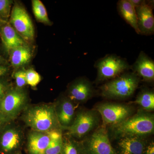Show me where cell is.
Wrapping results in <instances>:
<instances>
[{"label": "cell", "instance_id": "30bf717a", "mask_svg": "<svg viewBox=\"0 0 154 154\" xmlns=\"http://www.w3.org/2000/svg\"><path fill=\"white\" fill-rule=\"evenodd\" d=\"M11 25L25 41H31L34 37V27L30 16L22 6L14 5L11 12Z\"/></svg>", "mask_w": 154, "mask_h": 154}, {"label": "cell", "instance_id": "8fae6325", "mask_svg": "<svg viewBox=\"0 0 154 154\" xmlns=\"http://www.w3.org/2000/svg\"><path fill=\"white\" fill-rule=\"evenodd\" d=\"M94 94V87L91 82L86 78H80L69 85L66 96L77 105L86 103Z\"/></svg>", "mask_w": 154, "mask_h": 154}, {"label": "cell", "instance_id": "7402d4cb", "mask_svg": "<svg viewBox=\"0 0 154 154\" xmlns=\"http://www.w3.org/2000/svg\"><path fill=\"white\" fill-rule=\"evenodd\" d=\"M63 130L52 132V139L45 154H61L63 145Z\"/></svg>", "mask_w": 154, "mask_h": 154}, {"label": "cell", "instance_id": "4dcf8cb0", "mask_svg": "<svg viewBox=\"0 0 154 154\" xmlns=\"http://www.w3.org/2000/svg\"><path fill=\"white\" fill-rule=\"evenodd\" d=\"M8 70V69L7 67L0 65V78L7 74Z\"/></svg>", "mask_w": 154, "mask_h": 154}, {"label": "cell", "instance_id": "9c48e42d", "mask_svg": "<svg viewBox=\"0 0 154 154\" xmlns=\"http://www.w3.org/2000/svg\"><path fill=\"white\" fill-rule=\"evenodd\" d=\"M84 154H117L110 143L107 128L99 127L82 140Z\"/></svg>", "mask_w": 154, "mask_h": 154}, {"label": "cell", "instance_id": "e0dca14e", "mask_svg": "<svg viewBox=\"0 0 154 154\" xmlns=\"http://www.w3.org/2000/svg\"><path fill=\"white\" fill-rule=\"evenodd\" d=\"M1 35L3 44L8 53L16 48L27 44L11 24H6L3 26Z\"/></svg>", "mask_w": 154, "mask_h": 154}, {"label": "cell", "instance_id": "4fadbf2b", "mask_svg": "<svg viewBox=\"0 0 154 154\" xmlns=\"http://www.w3.org/2000/svg\"><path fill=\"white\" fill-rule=\"evenodd\" d=\"M52 132H40L31 130L27 137V154H45L52 139Z\"/></svg>", "mask_w": 154, "mask_h": 154}, {"label": "cell", "instance_id": "ba28073f", "mask_svg": "<svg viewBox=\"0 0 154 154\" xmlns=\"http://www.w3.org/2000/svg\"><path fill=\"white\" fill-rule=\"evenodd\" d=\"M25 141L22 127L15 121L10 122L0 133V154H17L22 152Z\"/></svg>", "mask_w": 154, "mask_h": 154}, {"label": "cell", "instance_id": "9a60e30c", "mask_svg": "<svg viewBox=\"0 0 154 154\" xmlns=\"http://www.w3.org/2000/svg\"><path fill=\"white\" fill-rule=\"evenodd\" d=\"M146 137H126L119 139L117 154H144L149 143Z\"/></svg>", "mask_w": 154, "mask_h": 154}, {"label": "cell", "instance_id": "7c38bea8", "mask_svg": "<svg viewBox=\"0 0 154 154\" xmlns=\"http://www.w3.org/2000/svg\"><path fill=\"white\" fill-rule=\"evenodd\" d=\"M54 104L59 123L63 131L66 130L74 120L76 105L66 96H60Z\"/></svg>", "mask_w": 154, "mask_h": 154}, {"label": "cell", "instance_id": "6da1fadb", "mask_svg": "<svg viewBox=\"0 0 154 154\" xmlns=\"http://www.w3.org/2000/svg\"><path fill=\"white\" fill-rule=\"evenodd\" d=\"M21 119L32 130L51 133L63 130L58 121L54 103L28 105Z\"/></svg>", "mask_w": 154, "mask_h": 154}, {"label": "cell", "instance_id": "1f68e13d", "mask_svg": "<svg viewBox=\"0 0 154 154\" xmlns=\"http://www.w3.org/2000/svg\"><path fill=\"white\" fill-rule=\"evenodd\" d=\"M3 61L2 58V56H0V63L2 62Z\"/></svg>", "mask_w": 154, "mask_h": 154}, {"label": "cell", "instance_id": "f1b7e54d", "mask_svg": "<svg viewBox=\"0 0 154 154\" xmlns=\"http://www.w3.org/2000/svg\"><path fill=\"white\" fill-rule=\"evenodd\" d=\"M10 122L6 120L5 118L0 114V133L5 128L6 125Z\"/></svg>", "mask_w": 154, "mask_h": 154}, {"label": "cell", "instance_id": "5b68a950", "mask_svg": "<svg viewBox=\"0 0 154 154\" xmlns=\"http://www.w3.org/2000/svg\"><path fill=\"white\" fill-rule=\"evenodd\" d=\"M29 105L25 89L11 88L0 101V114L9 122L15 121Z\"/></svg>", "mask_w": 154, "mask_h": 154}, {"label": "cell", "instance_id": "4316f807", "mask_svg": "<svg viewBox=\"0 0 154 154\" xmlns=\"http://www.w3.org/2000/svg\"><path fill=\"white\" fill-rule=\"evenodd\" d=\"M11 88L8 82L0 78V101Z\"/></svg>", "mask_w": 154, "mask_h": 154}, {"label": "cell", "instance_id": "cb8c5ba5", "mask_svg": "<svg viewBox=\"0 0 154 154\" xmlns=\"http://www.w3.org/2000/svg\"><path fill=\"white\" fill-rule=\"evenodd\" d=\"M25 75L27 85L31 87H36L41 82V76L33 69L25 71Z\"/></svg>", "mask_w": 154, "mask_h": 154}, {"label": "cell", "instance_id": "484cf974", "mask_svg": "<svg viewBox=\"0 0 154 154\" xmlns=\"http://www.w3.org/2000/svg\"><path fill=\"white\" fill-rule=\"evenodd\" d=\"M13 1L0 0V17L7 18L10 16Z\"/></svg>", "mask_w": 154, "mask_h": 154}, {"label": "cell", "instance_id": "f546056e", "mask_svg": "<svg viewBox=\"0 0 154 154\" xmlns=\"http://www.w3.org/2000/svg\"><path fill=\"white\" fill-rule=\"evenodd\" d=\"M128 1L135 8L141 5L144 2L142 0H128Z\"/></svg>", "mask_w": 154, "mask_h": 154}, {"label": "cell", "instance_id": "7a4b0ae2", "mask_svg": "<svg viewBox=\"0 0 154 154\" xmlns=\"http://www.w3.org/2000/svg\"><path fill=\"white\" fill-rule=\"evenodd\" d=\"M109 128L111 136L116 139L126 137H146L154 133V115L140 109L135 114Z\"/></svg>", "mask_w": 154, "mask_h": 154}, {"label": "cell", "instance_id": "836d02e7", "mask_svg": "<svg viewBox=\"0 0 154 154\" xmlns=\"http://www.w3.org/2000/svg\"><path fill=\"white\" fill-rule=\"evenodd\" d=\"M0 56H1V55H0Z\"/></svg>", "mask_w": 154, "mask_h": 154}, {"label": "cell", "instance_id": "ac0fdd59", "mask_svg": "<svg viewBox=\"0 0 154 154\" xmlns=\"http://www.w3.org/2000/svg\"><path fill=\"white\" fill-rule=\"evenodd\" d=\"M118 9L119 14L127 23L134 29L136 33L140 34L134 7L129 2L128 0H121L118 2Z\"/></svg>", "mask_w": 154, "mask_h": 154}, {"label": "cell", "instance_id": "d6a6232c", "mask_svg": "<svg viewBox=\"0 0 154 154\" xmlns=\"http://www.w3.org/2000/svg\"><path fill=\"white\" fill-rule=\"evenodd\" d=\"M17 154H22V152H20L18 153H17Z\"/></svg>", "mask_w": 154, "mask_h": 154}, {"label": "cell", "instance_id": "603a6c76", "mask_svg": "<svg viewBox=\"0 0 154 154\" xmlns=\"http://www.w3.org/2000/svg\"><path fill=\"white\" fill-rule=\"evenodd\" d=\"M32 7L34 17L38 22L46 25H50L52 24V22L48 18L46 9L41 1L33 0Z\"/></svg>", "mask_w": 154, "mask_h": 154}, {"label": "cell", "instance_id": "5bb4252c", "mask_svg": "<svg viewBox=\"0 0 154 154\" xmlns=\"http://www.w3.org/2000/svg\"><path fill=\"white\" fill-rule=\"evenodd\" d=\"M135 8L140 33L146 35L152 34L154 32L152 5L147 3L144 1L141 5Z\"/></svg>", "mask_w": 154, "mask_h": 154}, {"label": "cell", "instance_id": "ffe728a7", "mask_svg": "<svg viewBox=\"0 0 154 154\" xmlns=\"http://www.w3.org/2000/svg\"><path fill=\"white\" fill-rule=\"evenodd\" d=\"M140 107L141 110L150 112L154 110V93L153 91L144 89L138 94L134 102Z\"/></svg>", "mask_w": 154, "mask_h": 154}, {"label": "cell", "instance_id": "d4e9b609", "mask_svg": "<svg viewBox=\"0 0 154 154\" xmlns=\"http://www.w3.org/2000/svg\"><path fill=\"white\" fill-rule=\"evenodd\" d=\"M14 77L16 81V87L20 89H24L27 85L25 71L23 70L17 71L14 74Z\"/></svg>", "mask_w": 154, "mask_h": 154}, {"label": "cell", "instance_id": "3957f363", "mask_svg": "<svg viewBox=\"0 0 154 154\" xmlns=\"http://www.w3.org/2000/svg\"><path fill=\"white\" fill-rule=\"evenodd\" d=\"M140 82V78L134 72L122 73L100 87L101 96L113 100L128 99L134 94Z\"/></svg>", "mask_w": 154, "mask_h": 154}, {"label": "cell", "instance_id": "52a82bcc", "mask_svg": "<svg viewBox=\"0 0 154 154\" xmlns=\"http://www.w3.org/2000/svg\"><path fill=\"white\" fill-rule=\"evenodd\" d=\"M95 67L97 69L96 83L115 79L131 68L124 59L115 54L100 59L96 63Z\"/></svg>", "mask_w": 154, "mask_h": 154}, {"label": "cell", "instance_id": "277c9868", "mask_svg": "<svg viewBox=\"0 0 154 154\" xmlns=\"http://www.w3.org/2000/svg\"><path fill=\"white\" fill-rule=\"evenodd\" d=\"M100 115L95 109H82L76 111L72 124L64 134L76 140H82L99 127Z\"/></svg>", "mask_w": 154, "mask_h": 154}, {"label": "cell", "instance_id": "8992f818", "mask_svg": "<svg viewBox=\"0 0 154 154\" xmlns=\"http://www.w3.org/2000/svg\"><path fill=\"white\" fill-rule=\"evenodd\" d=\"M94 109L102 117V126H114L133 115L134 109L131 105L122 103L103 102L96 105Z\"/></svg>", "mask_w": 154, "mask_h": 154}, {"label": "cell", "instance_id": "2e32d148", "mask_svg": "<svg viewBox=\"0 0 154 154\" xmlns=\"http://www.w3.org/2000/svg\"><path fill=\"white\" fill-rule=\"evenodd\" d=\"M134 72L144 81L148 82L154 80V62L143 51L140 53L137 59L133 66Z\"/></svg>", "mask_w": 154, "mask_h": 154}, {"label": "cell", "instance_id": "44dd1931", "mask_svg": "<svg viewBox=\"0 0 154 154\" xmlns=\"http://www.w3.org/2000/svg\"><path fill=\"white\" fill-rule=\"evenodd\" d=\"M61 154H84L82 142L63 134V145Z\"/></svg>", "mask_w": 154, "mask_h": 154}, {"label": "cell", "instance_id": "83f0119b", "mask_svg": "<svg viewBox=\"0 0 154 154\" xmlns=\"http://www.w3.org/2000/svg\"><path fill=\"white\" fill-rule=\"evenodd\" d=\"M144 154H154V143L151 141L149 143Z\"/></svg>", "mask_w": 154, "mask_h": 154}, {"label": "cell", "instance_id": "d6986e66", "mask_svg": "<svg viewBox=\"0 0 154 154\" xmlns=\"http://www.w3.org/2000/svg\"><path fill=\"white\" fill-rule=\"evenodd\" d=\"M10 60L14 67L19 68L29 62L32 57V52L27 44L19 46L11 50Z\"/></svg>", "mask_w": 154, "mask_h": 154}]
</instances>
